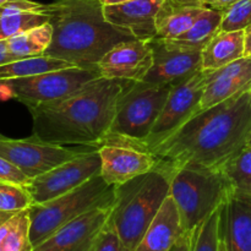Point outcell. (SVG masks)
Masks as SVG:
<instances>
[{"label": "cell", "instance_id": "cell-1", "mask_svg": "<svg viewBox=\"0 0 251 251\" xmlns=\"http://www.w3.org/2000/svg\"><path fill=\"white\" fill-rule=\"evenodd\" d=\"M250 131L251 105L247 90L198 112L149 152L159 159L158 167L168 172L181 167L223 168L244 149Z\"/></svg>", "mask_w": 251, "mask_h": 251}, {"label": "cell", "instance_id": "cell-2", "mask_svg": "<svg viewBox=\"0 0 251 251\" xmlns=\"http://www.w3.org/2000/svg\"><path fill=\"white\" fill-rule=\"evenodd\" d=\"M132 82L100 77L59 102L29 108L32 135L60 146L98 149L109 137L118 104Z\"/></svg>", "mask_w": 251, "mask_h": 251}, {"label": "cell", "instance_id": "cell-3", "mask_svg": "<svg viewBox=\"0 0 251 251\" xmlns=\"http://www.w3.org/2000/svg\"><path fill=\"white\" fill-rule=\"evenodd\" d=\"M44 12L53 27V39L44 55L80 68L97 69L110 49L136 39L104 19L100 0H58L46 4Z\"/></svg>", "mask_w": 251, "mask_h": 251}, {"label": "cell", "instance_id": "cell-4", "mask_svg": "<svg viewBox=\"0 0 251 251\" xmlns=\"http://www.w3.org/2000/svg\"><path fill=\"white\" fill-rule=\"evenodd\" d=\"M171 195V173L157 166L149 173L115 186L109 223L130 251Z\"/></svg>", "mask_w": 251, "mask_h": 251}, {"label": "cell", "instance_id": "cell-5", "mask_svg": "<svg viewBox=\"0 0 251 251\" xmlns=\"http://www.w3.org/2000/svg\"><path fill=\"white\" fill-rule=\"evenodd\" d=\"M114 195L115 186L109 185L98 174L64 195L43 203H33L28 208L29 238L33 248L80 216L113 205Z\"/></svg>", "mask_w": 251, "mask_h": 251}, {"label": "cell", "instance_id": "cell-6", "mask_svg": "<svg viewBox=\"0 0 251 251\" xmlns=\"http://www.w3.org/2000/svg\"><path fill=\"white\" fill-rule=\"evenodd\" d=\"M169 173L171 196L178 206L185 232H191L220 208L232 190L223 168L181 167Z\"/></svg>", "mask_w": 251, "mask_h": 251}, {"label": "cell", "instance_id": "cell-7", "mask_svg": "<svg viewBox=\"0 0 251 251\" xmlns=\"http://www.w3.org/2000/svg\"><path fill=\"white\" fill-rule=\"evenodd\" d=\"M173 86L132 82L123 95L105 142L135 145L151 132ZM104 142V144H105Z\"/></svg>", "mask_w": 251, "mask_h": 251}, {"label": "cell", "instance_id": "cell-8", "mask_svg": "<svg viewBox=\"0 0 251 251\" xmlns=\"http://www.w3.org/2000/svg\"><path fill=\"white\" fill-rule=\"evenodd\" d=\"M100 77L102 76L97 69L69 66L29 77L4 81L11 88L15 100L29 109L59 102Z\"/></svg>", "mask_w": 251, "mask_h": 251}, {"label": "cell", "instance_id": "cell-9", "mask_svg": "<svg viewBox=\"0 0 251 251\" xmlns=\"http://www.w3.org/2000/svg\"><path fill=\"white\" fill-rule=\"evenodd\" d=\"M206 77V71L200 69L188 80L174 85L149 136L132 146L150 151L190 120L200 109Z\"/></svg>", "mask_w": 251, "mask_h": 251}, {"label": "cell", "instance_id": "cell-10", "mask_svg": "<svg viewBox=\"0 0 251 251\" xmlns=\"http://www.w3.org/2000/svg\"><path fill=\"white\" fill-rule=\"evenodd\" d=\"M98 174H100V156L95 149L31 179L26 188L33 203H43L78 188Z\"/></svg>", "mask_w": 251, "mask_h": 251}, {"label": "cell", "instance_id": "cell-11", "mask_svg": "<svg viewBox=\"0 0 251 251\" xmlns=\"http://www.w3.org/2000/svg\"><path fill=\"white\" fill-rule=\"evenodd\" d=\"M82 152L85 151L44 142L33 135L22 140L0 139V156L15 164L29 179L75 158Z\"/></svg>", "mask_w": 251, "mask_h": 251}, {"label": "cell", "instance_id": "cell-12", "mask_svg": "<svg viewBox=\"0 0 251 251\" xmlns=\"http://www.w3.org/2000/svg\"><path fill=\"white\" fill-rule=\"evenodd\" d=\"M97 150L100 156V176L113 186L149 173L159 163L151 152L124 142H105Z\"/></svg>", "mask_w": 251, "mask_h": 251}, {"label": "cell", "instance_id": "cell-13", "mask_svg": "<svg viewBox=\"0 0 251 251\" xmlns=\"http://www.w3.org/2000/svg\"><path fill=\"white\" fill-rule=\"evenodd\" d=\"M113 205L97 207L61 227L33 251H95L108 225Z\"/></svg>", "mask_w": 251, "mask_h": 251}, {"label": "cell", "instance_id": "cell-14", "mask_svg": "<svg viewBox=\"0 0 251 251\" xmlns=\"http://www.w3.org/2000/svg\"><path fill=\"white\" fill-rule=\"evenodd\" d=\"M153 64L151 42L134 39L123 42L110 49L98 63L100 76L109 80L140 82Z\"/></svg>", "mask_w": 251, "mask_h": 251}, {"label": "cell", "instance_id": "cell-15", "mask_svg": "<svg viewBox=\"0 0 251 251\" xmlns=\"http://www.w3.org/2000/svg\"><path fill=\"white\" fill-rule=\"evenodd\" d=\"M150 42L153 50V64L142 82L174 86L188 80L201 69V51L168 48L158 38Z\"/></svg>", "mask_w": 251, "mask_h": 251}, {"label": "cell", "instance_id": "cell-16", "mask_svg": "<svg viewBox=\"0 0 251 251\" xmlns=\"http://www.w3.org/2000/svg\"><path fill=\"white\" fill-rule=\"evenodd\" d=\"M220 239L227 251H251V198L233 188L220 207Z\"/></svg>", "mask_w": 251, "mask_h": 251}, {"label": "cell", "instance_id": "cell-17", "mask_svg": "<svg viewBox=\"0 0 251 251\" xmlns=\"http://www.w3.org/2000/svg\"><path fill=\"white\" fill-rule=\"evenodd\" d=\"M199 112L222 103L251 87V56H243L217 70L206 71Z\"/></svg>", "mask_w": 251, "mask_h": 251}, {"label": "cell", "instance_id": "cell-18", "mask_svg": "<svg viewBox=\"0 0 251 251\" xmlns=\"http://www.w3.org/2000/svg\"><path fill=\"white\" fill-rule=\"evenodd\" d=\"M163 0H130L103 6L109 24L129 31L136 39L151 41L157 37L156 15Z\"/></svg>", "mask_w": 251, "mask_h": 251}, {"label": "cell", "instance_id": "cell-19", "mask_svg": "<svg viewBox=\"0 0 251 251\" xmlns=\"http://www.w3.org/2000/svg\"><path fill=\"white\" fill-rule=\"evenodd\" d=\"M184 233L178 206L169 195L132 251H168Z\"/></svg>", "mask_w": 251, "mask_h": 251}, {"label": "cell", "instance_id": "cell-20", "mask_svg": "<svg viewBox=\"0 0 251 251\" xmlns=\"http://www.w3.org/2000/svg\"><path fill=\"white\" fill-rule=\"evenodd\" d=\"M206 7L202 0H163L156 15V38H174L184 33Z\"/></svg>", "mask_w": 251, "mask_h": 251}, {"label": "cell", "instance_id": "cell-21", "mask_svg": "<svg viewBox=\"0 0 251 251\" xmlns=\"http://www.w3.org/2000/svg\"><path fill=\"white\" fill-rule=\"evenodd\" d=\"M223 12L206 7L189 29L174 38H158L166 47L180 50L201 51L220 32Z\"/></svg>", "mask_w": 251, "mask_h": 251}, {"label": "cell", "instance_id": "cell-22", "mask_svg": "<svg viewBox=\"0 0 251 251\" xmlns=\"http://www.w3.org/2000/svg\"><path fill=\"white\" fill-rule=\"evenodd\" d=\"M245 56V31H220L201 50V69L217 70Z\"/></svg>", "mask_w": 251, "mask_h": 251}, {"label": "cell", "instance_id": "cell-23", "mask_svg": "<svg viewBox=\"0 0 251 251\" xmlns=\"http://www.w3.org/2000/svg\"><path fill=\"white\" fill-rule=\"evenodd\" d=\"M0 251H33L28 210L0 212Z\"/></svg>", "mask_w": 251, "mask_h": 251}, {"label": "cell", "instance_id": "cell-24", "mask_svg": "<svg viewBox=\"0 0 251 251\" xmlns=\"http://www.w3.org/2000/svg\"><path fill=\"white\" fill-rule=\"evenodd\" d=\"M53 39V27L49 22L5 39L7 51L16 59L44 55Z\"/></svg>", "mask_w": 251, "mask_h": 251}, {"label": "cell", "instance_id": "cell-25", "mask_svg": "<svg viewBox=\"0 0 251 251\" xmlns=\"http://www.w3.org/2000/svg\"><path fill=\"white\" fill-rule=\"evenodd\" d=\"M69 66L75 65L68 63V61L47 55L24 58L0 65V80L29 77V76L39 75V74L48 73V71L60 70V69L69 68Z\"/></svg>", "mask_w": 251, "mask_h": 251}, {"label": "cell", "instance_id": "cell-26", "mask_svg": "<svg viewBox=\"0 0 251 251\" xmlns=\"http://www.w3.org/2000/svg\"><path fill=\"white\" fill-rule=\"evenodd\" d=\"M226 176L234 190L251 198V147H244L223 166Z\"/></svg>", "mask_w": 251, "mask_h": 251}, {"label": "cell", "instance_id": "cell-27", "mask_svg": "<svg viewBox=\"0 0 251 251\" xmlns=\"http://www.w3.org/2000/svg\"><path fill=\"white\" fill-rule=\"evenodd\" d=\"M191 251H218L220 208L191 230Z\"/></svg>", "mask_w": 251, "mask_h": 251}, {"label": "cell", "instance_id": "cell-28", "mask_svg": "<svg viewBox=\"0 0 251 251\" xmlns=\"http://www.w3.org/2000/svg\"><path fill=\"white\" fill-rule=\"evenodd\" d=\"M49 22L46 12H22L0 16V41H5L21 32Z\"/></svg>", "mask_w": 251, "mask_h": 251}, {"label": "cell", "instance_id": "cell-29", "mask_svg": "<svg viewBox=\"0 0 251 251\" xmlns=\"http://www.w3.org/2000/svg\"><path fill=\"white\" fill-rule=\"evenodd\" d=\"M32 205L33 200L26 185L0 181V212H20Z\"/></svg>", "mask_w": 251, "mask_h": 251}, {"label": "cell", "instance_id": "cell-30", "mask_svg": "<svg viewBox=\"0 0 251 251\" xmlns=\"http://www.w3.org/2000/svg\"><path fill=\"white\" fill-rule=\"evenodd\" d=\"M251 26V0H240L223 14L220 31H245Z\"/></svg>", "mask_w": 251, "mask_h": 251}, {"label": "cell", "instance_id": "cell-31", "mask_svg": "<svg viewBox=\"0 0 251 251\" xmlns=\"http://www.w3.org/2000/svg\"><path fill=\"white\" fill-rule=\"evenodd\" d=\"M95 251H130L109 222L100 233Z\"/></svg>", "mask_w": 251, "mask_h": 251}, {"label": "cell", "instance_id": "cell-32", "mask_svg": "<svg viewBox=\"0 0 251 251\" xmlns=\"http://www.w3.org/2000/svg\"><path fill=\"white\" fill-rule=\"evenodd\" d=\"M44 10L46 4L36 2L33 0H10L0 6V16L22 12H44Z\"/></svg>", "mask_w": 251, "mask_h": 251}, {"label": "cell", "instance_id": "cell-33", "mask_svg": "<svg viewBox=\"0 0 251 251\" xmlns=\"http://www.w3.org/2000/svg\"><path fill=\"white\" fill-rule=\"evenodd\" d=\"M31 179L22 171H20L15 164L0 156V181H9V183L27 185Z\"/></svg>", "mask_w": 251, "mask_h": 251}, {"label": "cell", "instance_id": "cell-34", "mask_svg": "<svg viewBox=\"0 0 251 251\" xmlns=\"http://www.w3.org/2000/svg\"><path fill=\"white\" fill-rule=\"evenodd\" d=\"M202 1L210 9L217 10V11H221L225 14L226 11H228L233 5H235L240 0H202Z\"/></svg>", "mask_w": 251, "mask_h": 251}, {"label": "cell", "instance_id": "cell-35", "mask_svg": "<svg viewBox=\"0 0 251 251\" xmlns=\"http://www.w3.org/2000/svg\"><path fill=\"white\" fill-rule=\"evenodd\" d=\"M168 251H191V233H184Z\"/></svg>", "mask_w": 251, "mask_h": 251}, {"label": "cell", "instance_id": "cell-36", "mask_svg": "<svg viewBox=\"0 0 251 251\" xmlns=\"http://www.w3.org/2000/svg\"><path fill=\"white\" fill-rule=\"evenodd\" d=\"M14 60H19V59H16L14 55H11V54L7 51L6 42L0 41V65L11 63V61Z\"/></svg>", "mask_w": 251, "mask_h": 251}, {"label": "cell", "instance_id": "cell-37", "mask_svg": "<svg viewBox=\"0 0 251 251\" xmlns=\"http://www.w3.org/2000/svg\"><path fill=\"white\" fill-rule=\"evenodd\" d=\"M245 56H251V26L245 29Z\"/></svg>", "mask_w": 251, "mask_h": 251}, {"label": "cell", "instance_id": "cell-38", "mask_svg": "<svg viewBox=\"0 0 251 251\" xmlns=\"http://www.w3.org/2000/svg\"><path fill=\"white\" fill-rule=\"evenodd\" d=\"M100 4L103 5V6H105V5H115V4H122V2H126V1H130V0H100Z\"/></svg>", "mask_w": 251, "mask_h": 251}, {"label": "cell", "instance_id": "cell-39", "mask_svg": "<svg viewBox=\"0 0 251 251\" xmlns=\"http://www.w3.org/2000/svg\"><path fill=\"white\" fill-rule=\"evenodd\" d=\"M218 251H227V249H226L225 243H223L222 240H221V242H220V248H218Z\"/></svg>", "mask_w": 251, "mask_h": 251}, {"label": "cell", "instance_id": "cell-40", "mask_svg": "<svg viewBox=\"0 0 251 251\" xmlns=\"http://www.w3.org/2000/svg\"><path fill=\"white\" fill-rule=\"evenodd\" d=\"M245 147H251V131L249 132V136H248L247 139V145H245Z\"/></svg>", "mask_w": 251, "mask_h": 251}, {"label": "cell", "instance_id": "cell-41", "mask_svg": "<svg viewBox=\"0 0 251 251\" xmlns=\"http://www.w3.org/2000/svg\"><path fill=\"white\" fill-rule=\"evenodd\" d=\"M7 1H10V0H0V6H1V5H4V4H6Z\"/></svg>", "mask_w": 251, "mask_h": 251}, {"label": "cell", "instance_id": "cell-42", "mask_svg": "<svg viewBox=\"0 0 251 251\" xmlns=\"http://www.w3.org/2000/svg\"><path fill=\"white\" fill-rule=\"evenodd\" d=\"M249 98H250V105H251V88L249 90Z\"/></svg>", "mask_w": 251, "mask_h": 251}, {"label": "cell", "instance_id": "cell-43", "mask_svg": "<svg viewBox=\"0 0 251 251\" xmlns=\"http://www.w3.org/2000/svg\"><path fill=\"white\" fill-rule=\"evenodd\" d=\"M4 137H5L4 135H1V134H0V139H4Z\"/></svg>", "mask_w": 251, "mask_h": 251}, {"label": "cell", "instance_id": "cell-44", "mask_svg": "<svg viewBox=\"0 0 251 251\" xmlns=\"http://www.w3.org/2000/svg\"><path fill=\"white\" fill-rule=\"evenodd\" d=\"M86 1H93V0H86Z\"/></svg>", "mask_w": 251, "mask_h": 251}]
</instances>
